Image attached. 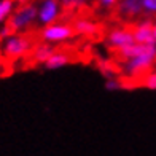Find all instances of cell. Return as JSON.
I'll list each match as a JSON object with an SVG mask.
<instances>
[{"label": "cell", "mask_w": 156, "mask_h": 156, "mask_svg": "<svg viewBox=\"0 0 156 156\" xmlns=\"http://www.w3.org/2000/svg\"><path fill=\"white\" fill-rule=\"evenodd\" d=\"M59 2H62V3H66V2H69V0H59Z\"/></svg>", "instance_id": "603a6c76"}, {"label": "cell", "mask_w": 156, "mask_h": 156, "mask_svg": "<svg viewBox=\"0 0 156 156\" xmlns=\"http://www.w3.org/2000/svg\"><path fill=\"white\" fill-rule=\"evenodd\" d=\"M40 35L48 43H61V41L72 38L75 35V29H73V26H69V24L54 23V24L46 26Z\"/></svg>", "instance_id": "5b68a950"}, {"label": "cell", "mask_w": 156, "mask_h": 156, "mask_svg": "<svg viewBox=\"0 0 156 156\" xmlns=\"http://www.w3.org/2000/svg\"><path fill=\"white\" fill-rule=\"evenodd\" d=\"M126 27L132 32L134 41H136L137 45H156L154 23L151 19H144L137 24H127Z\"/></svg>", "instance_id": "277c9868"}, {"label": "cell", "mask_w": 156, "mask_h": 156, "mask_svg": "<svg viewBox=\"0 0 156 156\" xmlns=\"http://www.w3.org/2000/svg\"><path fill=\"white\" fill-rule=\"evenodd\" d=\"M97 69H99V72L105 76V80L115 78V75H116V72H118V69L113 66V64L107 62V61H99V62H97Z\"/></svg>", "instance_id": "7c38bea8"}, {"label": "cell", "mask_w": 156, "mask_h": 156, "mask_svg": "<svg viewBox=\"0 0 156 156\" xmlns=\"http://www.w3.org/2000/svg\"><path fill=\"white\" fill-rule=\"evenodd\" d=\"M154 40H156V23H154Z\"/></svg>", "instance_id": "44dd1931"}, {"label": "cell", "mask_w": 156, "mask_h": 156, "mask_svg": "<svg viewBox=\"0 0 156 156\" xmlns=\"http://www.w3.org/2000/svg\"><path fill=\"white\" fill-rule=\"evenodd\" d=\"M13 3H15V0H2L0 2V23L11 16Z\"/></svg>", "instance_id": "4fadbf2b"}, {"label": "cell", "mask_w": 156, "mask_h": 156, "mask_svg": "<svg viewBox=\"0 0 156 156\" xmlns=\"http://www.w3.org/2000/svg\"><path fill=\"white\" fill-rule=\"evenodd\" d=\"M67 64H70V58H69L67 53H64V51H54V54L46 61L45 67L48 70H58V69L66 67Z\"/></svg>", "instance_id": "8fae6325"}, {"label": "cell", "mask_w": 156, "mask_h": 156, "mask_svg": "<svg viewBox=\"0 0 156 156\" xmlns=\"http://www.w3.org/2000/svg\"><path fill=\"white\" fill-rule=\"evenodd\" d=\"M123 61V72L129 76H140L156 64V45H137L134 43L119 51H115Z\"/></svg>", "instance_id": "6da1fadb"}, {"label": "cell", "mask_w": 156, "mask_h": 156, "mask_svg": "<svg viewBox=\"0 0 156 156\" xmlns=\"http://www.w3.org/2000/svg\"><path fill=\"white\" fill-rule=\"evenodd\" d=\"M13 35H16V32L13 30V27L8 23H6L2 29H0V41H2V40H8V38L13 37Z\"/></svg>", "instance_id": "9a60e30c"}, {"label": "cell", "mask_w": 156, "mask_h": 156, "mask_svg": "<svg viewBox=\"0 0 156 156\" xmlns=\"http://www.w3.org/2000/svg\"><path fill=\"white\" fill-rule=\"evenodd\" d=\"M69 2H72L73 5H76L78 8H80V6H81V5L84 3V0H69Z\"/></svg>", "instance_id": "d6986e66"}, {"label": "cell", "mask_w": 156, "mask_h": 156, "mask_svg": "<svg viewBox=\"0 0 156 156\" xmlns=\"http://www.w3.org/2000/svg\"><path fill=\"white\" fill-rule=\"evenodd\" d=\"M107 41H108V46L113 51H119L123 48H127L134 45V37H132V32L127 29V27H116V29H112L107 34Z\"/></svg>", "instance_id": "8992f818"}, {"label": "cell", "mask_w": 156, "mask_h": 156, "mask_svg": "<svg viewBox=\"0 0 156 156\" xmlns=\"http://www.w3.org/2000/svg\"><path fill=\"white\" fill-rule=\"evenodd\" d=\"M113 10L118 19H134L144 13V6L142 0H118Z\"/></svg>", "instance_id": "52a82bcc"}, {"label": "cell", "mask_w": 156, "mask_h": 156, "mask_svg": "<svg viewBox=\"0 0 156 156\" xmlns=\"http://www.w3.org/2000/svg\"><path fill=\"white\" fill-rule=\"evenodd\" d=\"M142 6L147 15H156V0H142Z\"/></svg>", "instance_id": "2e32d148"}, {"label": "cell", "mask_w": 156, "mask_h": 156, "mask_svg": "<svg viewBox=\"0 0 156 156\" xmlns=\"http://www.w3.org/2000/svg\"><path fill=\"white\" fill-rule=\"evenodd\" d=\"M59 0H45L41 8L38 10V19L45 26L54 24L59 19Z\"/></svg>", "instance_id": "ba28073f"}, {"label": "cell", "mask_w": 156, "mask_h": 156, "mask_svg": "<svg viewBox=\"0 0 156 156\" xmlns=\"http://www.w3.org/2000/svg\"><path fill=\"white\" fill-rule=\"evenodd\" d=\"M32 38L30 35L23 34V35H13L11 38L5 40L3 45V58L10 61H16L32 53Z\"/></svg>", "instance_id": "7a4b0ae2"}, {"label": "cell", "mask_w": 156, "mask_h": 156, "mask_svg": "<svg viewBox=\"0 0 156 156\" xmlns=\"http://www.w3.org/2000/svg\"><path fill=\"white\" fill-rule=\"evenodd\" d=\"M144 86L147 89L156 91V70L154 72H148V75L145 76V80H144Z\"/></svg>", "instance_id": "5bb4252c"}, {"label": "cell", "mask_w": 156, "mask_h": 156, "mask_svg": "<svg viewBox=\"0 0 156 156\" xmlns=\"http://www.w3.org/2000/svg\"><path fill=\"white\" fill-rule=\"evenodd\" d=\"M2 72H3V66H2V62H0V75H2Z\"/></svg>", "instance_id": "ffe728a7"}, {"label": "cell", "mask_w": 156, "mask_h": 156, "mask_svg": "<svg viewBox=\"0 0 156 156\" xmlns=\"http://www.w3.org/2000/svg\"><path fill=\"white\" fill-rule=\"evenodd\" d=\"M105 89L107 91H118V89H121V83L116 78H110V80L105 81Z\"/></svg>", "instance_id": "ac0fdd59"}, {"label": "cell", "mask_w": 156, "mask_h": 156, "mask_svg": "<svg viewBox=\"0 0 156 156\" xmlns=\"http://www.w3.org/2000/svg\"><path fill=\"white\" fill-rule=\"evenodd\" d=\"M118 3V0H96L94 5L97 8H115V5Z\"/></svg>", "instance_id": "e0dca14e"}, {"label": "cell", "mask_w": 156, "mask_h": 156, "mask_svg": "<svg viewBox=\"0 0 156 156\" xmlns=\"http://www.w3.org/2000/svg\"><path fill=\"white\" fill-rule=\"evenodd\" d=\"M56 49L48 43H40L32 49V59L37 64H46V61L54 54Z\"/></svg>", "instance_id": "30bf717a"}, {"label": "cell", "mask_w": 156, "mask_h": 156, "mask_svg": "<svg viewBox=\"0 0 156 156\" xmlns=\"http://www.w3.org/2000/svg\"><path fill=\"white\" fill-rule=\"evenodd\" d=\"M2 56H3V54H2V49H0V62H2Z\"/></svg>", "instance_id": "7402d4cb"}, {"label": "cell", "mask_w": 156, "mask_h": 156, "mask_svg": "<svg viewBox=\"0 0 156 156\" xmlns=\"http://www.w3.org/2000/svg\"><path fill=\"white\" fill-rule=\"evenodd\" d=\"M37 16H38V10L32 3H26V5H21L15 13H11V16L6 19V23L13 27L15 32H19L27 29Z\"/></svg>", "instance_id": "3957f363"}, {"label": "cell", "mask_w": 156, "mask_h": 156, "mask_svg": "<svg viewBox=\"0 0 156 156\" xmlns=\"http://www.w3.org/2000/svg\"><path fill=\"white\" fill-rule=\"evenodd\" d=\"M73 29H75V34L83 35V37H91V38L104 34V27L89 19H76L73 23Z\"/></svg>", "instance_id": "9c48e42d"}]
</instances>
